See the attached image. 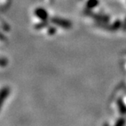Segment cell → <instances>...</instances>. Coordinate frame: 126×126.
Instances as JSON below:
<instances>
[{
	"label": "cell",
	"instance_id": "cell-1",
	"mask_svg": "<svg viewBox=\"0 0 126 126\" xmlns=\"http://www.w3.org/2000/svg\"><path fill=\"white\" fill-rule=\"evenodd\" d=\"M36 14H37V16L41 19L46 18V17H47V12H45L43 9H38L37 12H36Z\"/></svg>",
	"mask_w": 126,
	"mask_h": 126
}]
</instances>
